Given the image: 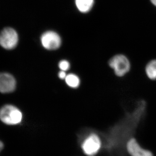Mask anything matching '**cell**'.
Instances as JSON below:
<instances>
[{
  "label": "cell",
  "instance_id": "obj_14",
  "mask_svg": "<svg viewBox=\"0 0 156 156\" xmlns=\"http://www.w3.org/2000/svg\"><path fill=\"white\" fill-rule=\"evenodd\" d=\"M150 2L152 4L156 7V0H150Z\"/></svg>",
  "mask_w": 156,
  "mask_h": 156
},
{
  "label": "cell",
  "instance_id": "obj_1",
  "mask_svg": "<svg viewBox=\"0 0 156 156\" xmlns=\"http://www.w3.org/2000/svg\"><path fill=\"white\" fill-rule=\"evenodd\" d=\"M108 65L113 70L115 75L119 77L124 76L131 69L129 60L125 55L121 54L113 56L109 60Z\"/></svg>",
  "mask_w": 156,
  "mask_h": 156
},
{
  "label": "cell",
  "instance_id": "obj_8",
  "mask_svg": "<svg viewBox=\"0 0 156 156\" xmlns=\"http://www.w3.org/2000/svg\"><path fill=\"white\" fill-rule=\"evenodd\" d=\"M75 5L79 11L83 13L90 12L94 5V0H75Z\"/></svg>",
  "mask_w": 156,
  "mask_h": 156
},
{
  "label": "cell",
  "instance_id": "obj_11",
  "mask_svg": "<svg viewBox=\"0 0 156 156\" xmlns=\"http://www.w3.org/2000/svg\"><path fill=\"white\" fill-rule=\"evenodd\" d=\"M59 67L61 70L66 71L69 69L70 64L67 61H61L59 64Z\"/></svg>",
  "mask_w": 156,
  "mask_h": 156
},
{
  "label": "cell",
  "instance_id": "obj_6",
  "mask_svg": "<svg viewBox=\"0 0 156 156\" xmlns=\"http://www.w3.org/2000/svg\"><path fill=\"white\" fill-rule=\"evenodd\" d=\"M41 44L45 49L55 50L61 44V39L57 33L53 31H47L44 33L41 37Z\"/></svg>",
  "mask_w": 156,
  "mask_h": 156
},
{
  "label": "cell",
  "instance_id": "obj_4",
  "mask_svg": "<svg viewBox=\"0 0 156 156\" xmlns=\"http://www.w3.org/2000/svg\"><path fill=\"white\" fill-rule=\"evenodd\" d=\"M18 42V35L13 28L7 27L0 33V45L7 49L12 50L16 47Z\"/></svg>",
  "mask_w": 156,
  "mask_h": 156
},
{
  "label": "cell",
  "instance_id": "obj_5",
  "mask_svg": "<svg viewBox=\"0 0 156 156\" xmlns=\"http://www.w3.org/2000/svg\"><path fill=\"white\" fill-rule=\"evenodd\" d=\"M125 149L130 156H154L151 151L143 147L134 137H130L127 140Z\"/></svg>",
  "mask_w": 156,
  "mask_h": 156
},
{
  "label": "cell",
  "instance_id": "obj_10",
  "mask_svg": "<svg viewBox=\"0 0 156 156\" xmlns=\"http://www.w3.org/2000/svg\"><path fill=\"white\" fill-rule=\"evenodd\" d=\"M65 81L68 86L73 88L78 87L80 83L79 77L74 74H70L67 75Z\"/></svg>",
  "mask_w": 156,
  "mask_h": 156
},
{
  "label": "cell",
  "instance_id": "obj_7",
  "mask_svg": "<svg viewBox=\"0 0 156 156\" xmlns=\"http://www.w3.org/2000/svg\"><path fill=\"white\" fill-rule=\"evenodd\" d=\"M16 82L12 75L7 73H0V92L12 93L16 88Z\"/></svg>",
  "mask_w": 156,
  "mask_h": 156
},
{
  "label": "cell",
  "instance_id": "obj_3",
  "mask_svg": "<svg viewBox=\"0 0 156 156\" xmlns=\"http://www.w3.org/2000/svg\"><path fill=\"white\" fill-rule=\"evenodd\" d=\"M22 115L15 106L7 105L0 109V119L8 125H16L20 123Z\"/></svg>",
  "mask_w": 156,
  "mask_h": 156
},
{
  "label": "cell",
  "instance_id": "obj_9",
  "mask_svg": "<svg viewBox=\"0 0 156 156\" xmlns=\"http://www.w3.org/2000/svg\"><path fill=\"white\" fill-rule=\"evenodd\" d=\"M145 72L147 78L151 80H156V59L147 63L145 67Z\"/></svg>",
  "mask_w": 156,
  "mask_h": 156
},
{
  "label": "cell",
  "instance_id": "obj_12",
  "mask_svg": "<svg viewBox=\"0 0 156 156\" xmlns=\"http://www.w3.org/2000/svg\"><path fill=\"white\" fill-rule=\"evenodd\" d=\"M58 76H59V78H61V80H64V79H65V78H66V74L65 71H61L58 74Z\"/></svg>",
  "mask_w": 156,
  "mask_h": 156
},
{
  "label": "cell",
  "instance_id": "obj_2",
  "mask_svg": "<svg viewBox=\"0 0 156 156\" xmlns=\"http://www.w3.org/2000/svg\"><path fill=\"white\" fill-rule=\"evenodd\" d=\"M103 142L99 134L91 133L83 140L81 148L87 156H95L102 149Z\"/></svg>",
  "mask_w": 156,
  "mask_h": 156
},
{
  "label": "cell",
  "instance_id": "obj_13",
  "mask_svg": "<svg viewBox=\"0 0 156 156\" xmlns=\"http://www.w3.org/2000/svg\"><path fill=\"white\" fill-rule=\"evenodd\" d=\"M3 147H4V144L1 141H0V152L3 150Z\"/></svg>",
  "mask_w": 156,
  "mask_h": 156
}]
</instances>
